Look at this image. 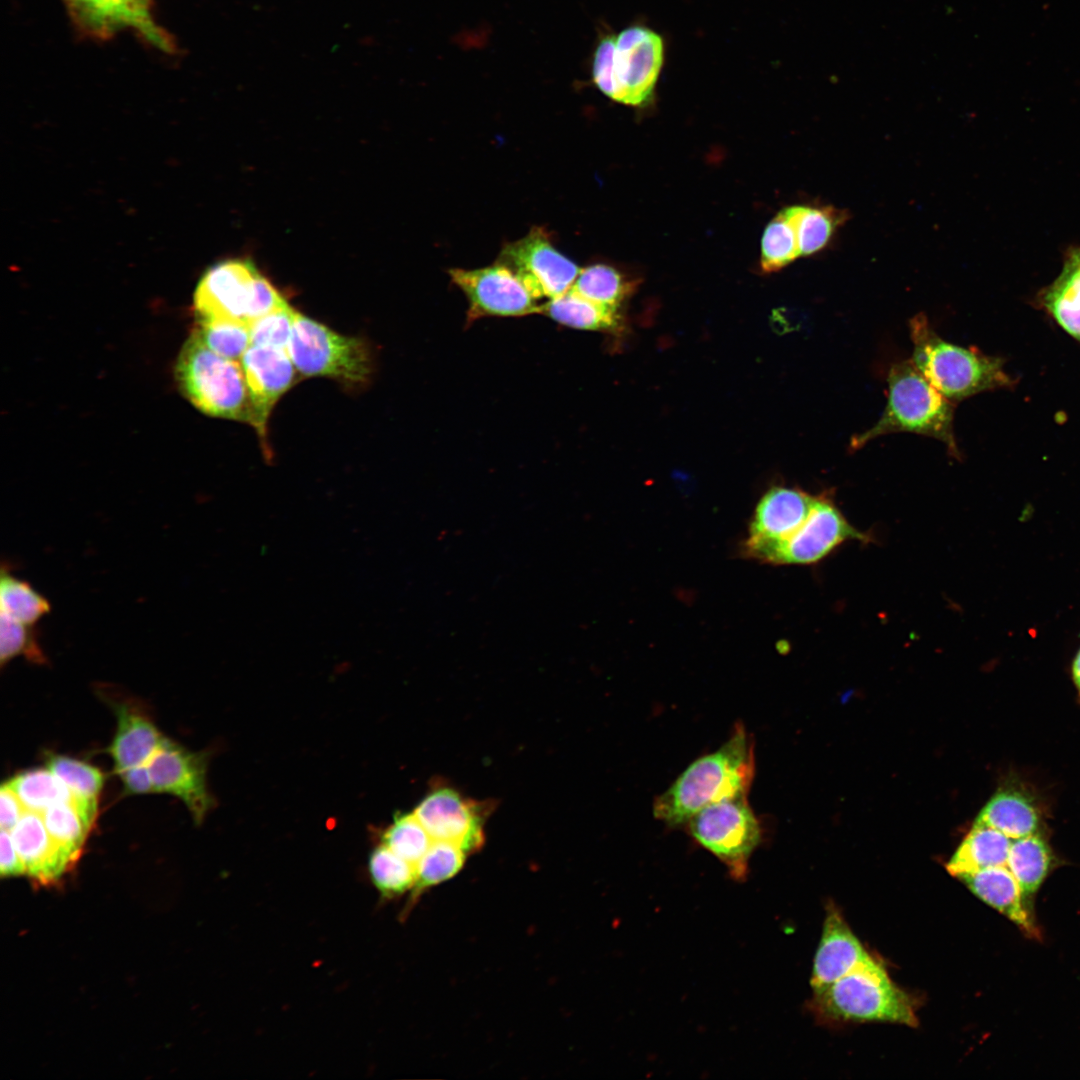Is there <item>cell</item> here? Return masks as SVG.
<instances>
[{"label":"cell","mask_w":1080,"mask_h":1080,"mask_svg":"<svg viewBox=\"0 0 1080 1080\" xmlns=\"http://www.w3.org/2000/svg\"><path fill=\"white\" fill-rule=\"evenodd\" d=\"M689 834L718 858L736 881L748 874L749 859L761 841V826L747 796L710 804L687 822Z\"/></svg>","instance_id":"obj_9"},{"label":"cell","mask_w":1080,"mask_h":1080,"mask_svg":"<svg viewBox=\"0 0 1080 1080\" xmlns=\"http://www.w3.org/2000/svg\"><path fill=\"white\" fill-rule=\"evenodd\" d=\"M6 783L29 811L42 813L55 804L76 799L66 784L48 768L22 772Z\"/></svg>","instance_id":"obj_29"},{"label":"cell","mask_w":1080,"mask_h":1080,"mask_svg":"<svg viewBox=\"0 0 1080 1080\" xmlns=\"http://www.w3.org/2000/svg\"><path fill=\"white\" fill-rule=\"evenodd\" d=\"M1016 837L980 822L974 823L947 864L950 874L960 877L996 866H1007L1013 839Z\"/></svg>","instance_id":"obj_24"},{"label":"cell","mask_w":1080,"mask_h":1080,"mask_svg":"<svg viewBox=\"0 0 1080 1080\" xmlns=\"http://www.w3.org/2000/svg\"><path fill=\"white\" fill-rule=\"evenodd\" d=\"M467 855L454 843L433 841L424 856L415 864V892L453 878L463 868Z\"/></svg>","instance_id":"obj_33"},{"label":"cell","mask_w":1080,"mask_h":1080,"mask_svg":"<svg viewBox=\"0 0 1080 1080\" xmlns=\"http://www.w3.org/2000/svg\"><path fill=\"white\" fill-rule=\"evenodd\" d=\"M203 342L215 353L240 362L251 345L250 327L238 322L199 324L196 329Z\"/></svg>","instance_id":"obj_38"},{"label":"cell","mask_w":1080,"mask_h":1080,"mask_svg":"<svg viewBox=\"0 0 1080 1080\" xmlns=\"http://www.w3.org/2000/svg\"><path fill=\"white\" fill-rule=\"evenodd\" d=\"M23 656L34 664H46L47 658L39 644L33 626L19 622L6 614L0 617V664L3 667L15 657Z\"/></svg>","instance_id":"obj_37"},{"label":"cell","mask_w":1080,"mask_h":1080,"mask_svg":"<svg viewBox=\"0 0 1080 1080\" xmlns=\"http://www.w3.org/2000/svg\"><path fill=\"white\" fill-rule=\"evenodd\" d=\"M1 613L34 626L51 610L50 602L33 586L12 575L8 567L2 566L0 577Z\"/></svg>","instance_id":"obj_30"},{"label":"cell","mask_w":1080,"mask_h":1080,"mask_svg":"<svg viewBox=\"0 0 1080 1080\" xmlns=\"http://www.w3.org/2000/svg\"><path fill=\"white\" fill-rule=\"evenodd\" d=\"M800 256L795 226L783 209L764 230L761 241V268L765 272L778 271Z\"/></svg>","instance_id":"obj_34"},{"label":"cell","mask_w":1080,"mask_h":1080,"mask_svg":"<svg viewBox=\"0 0 1080 1080\" xmlns=\"http://www.w3.org/2000/svg\"><path fill=\"white\" fill-rule=\"evenodd\" d=\"M1053 863L1054 856L1043 831L1013 839L1007 867L1018 881L1026 903L1039 890Z\"/></svg>","instance_id":"obj_26"},{"label":"cell","mask_w":1080,"mask_h":1080,"mask_svg":"<svg viewBox=\"0 0 1080 1080\" xmlns=\"http://www.w3.org/2000/svg\"><path fill=\"white\" fill-rule=\"evenodd\" d=\"M295 314L296 311L286 303L252 322L249 326L251 345L288 351Z\"/></svg>","instance_id":"obj_39"},{"label":"cell","mask_w":1080,"mask_h":1080,"mask_svg":"<svg viewBox=\"0 0 1080 1080\" xmlns=\"http://www.w3.org/2000/svg\"><path fill=\"white\" fill-rule=\"evenodd\" d=\"M497 262L510 268L537 300H549L567 292L581 270L553 246L539 227L506 244Z\"/></svg>","instance_id":"obj_12"},{"label":"cell","mask_w":1080,"mask_h":1080,"mask_svg":"<svg viewBox=\"0 0 1080 1080\" xmlns=\"http://www.w3.org/2000/svg\"><path fill=\"white\" fill-rule=\"evenodd\" d=\"M0 872L2 876L25 874V867L14 845L10 831L1 829Z\"/></svg>","instance_id":"obj_41"},{"label":"cell","mask_w":1080,"mask_h":1080,"mask_svg":"<svg viewBox=\"0 0 1080 1080\" xmlns=\"http://www.w3.org/2000/svg\"><path fill=\"white\" fill-rule=\"evenodd\" d=\"M47 768L57 775L77 800L97 804L103 787V774L96 767L64 755L49 754Z\"/></svg>","instance_id":"obj_36"},{"label":"cell","mask_w":1080,"mask_h":1080,"mask_svg":"<svg viewBox=\"0 0 1080 1080\" xmlns=\"http://www.w3.org/2000/svg\"><path fill=\"white\" fill-rule=\"evenodd\" d=\"M663 60L662 37L647 27L631 26L599 41L592 79L609 98L640 106L652 97Z\"/></svg>","instance_id":"obj_4"},{"label":"cell","mask_w":1080,"mask_h":1080,"mask_svg":"<svg viewBox=\"0 0 1080 1080\" xmlns=\"http://www.w3.org/2000/svg\"><path fill=\"white\" fill-rule=\"evenodd\" d=\"M368 870L371 881L383 897L400 896L415 885V865L382 843L370 853Z\"/></svg>","instance_id":"obj_32"},{"label":"cell","mask_w":1080,"mask_h":1080,"mask_svg":"<svg viewBox=\"0 0 1080 1080\" xmlns=\"http://www.w3.org/2000/svg\"><path fill=\"white\" fill-rule=\"evenodd\" d=\"M540 313L573 329L613 333L622 328L619 308L591 301L571 288L542 303Z\"/></svg>","instance_id":"obj_25"},{"label":"cell","mask_w":1080,"mask_h":1080,"mask_svg":"<svg viewBox=\"0 0 1080 1080\" xmlns=\"http://www.w3.org/2000/svg\"><path fill=\"white\" fill-rule=\"evenodd\" d=\"M148 767L154 791L179 797L200 824L215 804L207 787L206 754L191 752L164 737Z\"/></svg>","instance_id":"obj_14"},{"label":"cell","mask_w":1080,"mask_h":1080,"mask_svg":"<svg viewBox=\"0 0 1080 1080\" xmlns=\"http://www.w3.org/2000/svg\"><path fill=\"white\" fill-rule=\"evenodd\" d=\"M815 495L798 488L773 487L756 506L742 545L745 557L761 561L775 545L791 536L806 520Z\"/></svg>","instance_id":"obj_15"},{"label":"cell","mask_w":1080,"mask_h":1080,"mask_svg":"<svg viewBox=\"0 0 1080 1080\" xmlns=\"http://www.w3.org/2000/svg\"><path fill=\"white\" fill-rule=\"evenodd\" d=\"M976 822L992 826L1012 837L1042 831L1040 810L1033 798L1015 786L998 790L980 811Z\"/></svg>","instance_id":"obj_23"},{"label":"cell","mask_w":1080,"mask_h":1080,"mask_svg":"<svg viewBox=\"0 0 1080 1080\" xmlns=\"http://www.w3.org/2000/svg\"><path fill=\"white\" fill-rule=\"evenodd\" d=\"M289 355L304 376L328 377L345 384H363L371 374L367 345L357 337L341 335L296 311Z\"/></svg>","instance_id":"obj_8"},{"label":"cell","mask_w":1080,"mask_h":1080,"mask_svg":"<svg viewBox=\"0 0 1080 1080\" xmlns=\"http://www.w3.org/2000/svg\"><path fill=\"white\" fill-rule=\"evenodd\" d=\"M792 220L801 256L819 252L832 239L839 226L848 219V212L833 206H791L785 208Z\"/></svg>","instance_id":"obj_28"},{"label":"cell","mask_w":1080,"mask_h":1080,"mask_svg":"<svg viewBox=\"0 0 1080 1080\" xmlns=\"http://www.w3.org/2000/svg\"><path fill=\"white\" fill-rule=\"evenodd\" d=\"M286 303L248 259H230L210 267L194 293L199 324L238 322L250 326Z\"/></svg>","instance_id":"obj_6"},{"label":"cell","mask_w":1080,"mask_h":1080,"mask_svg":"<svg viewBox=\"0 0 1080 1080\" xmlns=\"http://www.w3.org/2000/svg\"><path fill=\"white\" fill-rule=\"evenodd\" d=\"M76 10L98 31L132 27L160 49H172L171 40L152 20L147 0H70Z\"/></svg>","instance_id":"obj_22"},{"label":"cell","mask_w":1080,"mask_h":1080,"mask_svg":"<svg viewBox=\"0 0 1080 1080\" xmlns=\"http://www.w3.org/2000/svg\"><path fill=\"white\" fill-rule=\"evenodd\" d=\"M912 362L947 399L956 403L976 394L1012 389L1017 381L1004 369L1005 360L942 339L923 313L909 321Z\"/></svg>","instance_id":"obj_2"},{"label":"cell","mask_w":1080,"mask_h":1080,"mask_svg":"<svg viewBox=\"0 0 1080 1080\" xmlns=\"http://www.w3.org/2000/svg\"><path fill=\"white\" fill-rule=\"evenodd\" d=\"M487 803L464 798L451 787L439 786L416 806L414 813L433 841L458 845L467 854L479 850L485 840Z\"/></svg>","instance_id":"obj_13"},{"label":"cell","mask_w":1080,"mask_h":1080,"mask_svg":"<svg viewBox=\"0 0 1080 1080\" xmlns=\"http://www.w3.org/2000/svg\"><path fill=\"white\" fill-rule=\"evenodd\" d=\"M96 810V804L75 799L55 804L41 814L54 841L77 860Z\"/></svg>","instance_id":"obj_27"},{"label":"cell","mask_w":1080,"mask_h":1080,"mask_svg":"<svg viewBox=\"0 0 1080 1080\" xmlns=\"http://www.w3.org/2000/svg\"><path fill=\"white\" fill-rule=\"evenodd\" d=\"M817 1011L841 1021H885L917 1026L908 995L893 984L872 957L822 990L814 992Z\"/></svg>","instance_id":"obj_7"},{"label":"cell","mask_w":1080,"mask_h":1080,"mask_svg":"<svg viewBox=\"0 0 1080 1080\" xmlns=\"http://www.w3.org/2000/svg\"><path fill=\"white\" fill-rule=\"evenodd\" d=\"M867 542L869 536L852 526L832 498L815 495L803 524L787 539L772 547L760 562L773 565H810L827 557L843 543Z\"/></svg>","instance_id":"obj_10"},{"label":"cell","mask_w":1080,"mask_h":1080,"mask_svg":"<svg viewBox=\"0 0 1080 1080\" xmlns=\"http://www.w3.org/2000/svg\"><path fill=\"white\" fill-rule=\"evenodd\" d=\"M755 774L754 742L742 723L712 753L694 760L653 803V815L679 826L704 807L748 794Z\"/></svg>","instance_id":"obj_1"},{"label":"cell","mask_w":1080,"mask_h":1080,"mask_svg":"<svg viewBox=\"0 0 1080 1080\" xmlns=\"http://www.w3.org/2000/svg\"><path fill=\"white\" fill-rule=\"evenodd\" d=\"M24 805L16 793L3 783L0 789V826L1 829L11 831L18 823L24 812Z\"/></svg>","instance_id":"obj_40"},{"label":"cell","mask_w":1080,"mask_h":1080,"mask_svg":"<svg viewBox=\"0 0 1080 1080\" xmlns=\"http://www.w3.org/2000/svg\"><path fill=\"white\" fill-rule=\"evenodd\" d=\"M176 379L184 396L204 414L252 425L250 396L241 363L212 351L197 330L178 356Z\"/></svg>","instance_id":"obj_5"},{"label":"cell","mask_w":1080,"mask_h":1080,"mask_svg":"<svg viewBox=\"0 0 1080 1080\" xmlns=\"http://www.w3.org/2000/svg\"><path fill=\"white\" fill-rule=\"evenodd\" d=\"M1072 679L1080 692V649L1077 651L1072 663Z\"/></svg>","instance_id":"obj_43"},{"label":"cell","mask_w":1080,"mask_h":1080,"mask_svg":"<svg viewBox=\"0 0 1080 1080\" xmlns=\"http://www.w3.org/2000/svg\"><path fill=\"white\" fill-rule=\"evenodd\" d=\"M433 839L414 812L398 813L386 828L381 843L398 856L416 864L427 852Z\"/></svg>","instance_id":"obj_35"},{"label":"cell","mask_w":1080,"mask_h":1080,"mask_svg":"<svg viewBox=\"0 0 1080 1080\" xmlns=\"http://www.w3.org/2000/svg\"><path fill=\"white\" fill-rule=\"evenodd\" d=\"M633 284L615 268L594 264L581 269L571 289L596 303L619 308Z\"/></svg>","instance_id":"obj_31"},{"label":"cell","mask_w":1080,"mask_h":1080,"mask_svg":"<svg viewBox=\"0 0 1080 1080\" xmlns=\"http://www.w3.org/2000/svg\"><path fill=\"white\" fill-rule=\"evenodd\" d=\"M1032 303L1080 343V245L1065 250L1059 275L1035 294Z\"/></svg>","instance_id":"obj_20"},{"label":"cell","mask_w":1080,"mask_h":1080,"mask_svg":"<svg viewBox=\"0 0 1080 1080\" xmlns=\"http://www.w3.org/2000/svg\"><path fill=\"white\" fill-rule=\"evenodd\" d=\"M982 901L1006 916L1026 935L1039 938V928L1020 885L1007 866L986 868L960 877Z\"/></svg>","instance_id":"obj_21"},{"label":"cell","mask_w":1080,"mask_h":1080,"mask_svg":"<svg viewBox=\"0 0 1080 1080\" xmlns=\"http://www.w3.org/2000/svg\"><path fill=\"white\" fill-rule=\"evenodd\" d=\"M449 275L467 298V326L484 317H523L540 313L542 303L502 263L469 270L454 268L449 270Z\"/></svg>","instance_id":"obj_11"},{"label":"cell","mask_w":1080,"mask_h":1080,"mask_svg":"<svg viewBox=\"0 0 1080 1080\" xmlns=\"http://www.w3.org/2000/svg\"><path fill=\"white\" fill-rule=\"evenodd\" d=\"M125 790L133 794L155 792L148 765L137 766L118 773Z\"/></svg>","instance_id":"obj_42"},{"label":"cell","mask_w":1080,"mask_h":1080,"mask_svg":"<svg viewBox=\"0 0 1080 1080\" xmlns=\"http://www.w3.org/2000/svg\"><path fill=\"white\" fill-rule=\"evenodd\" d=\"M113 707L118 725L109 753L114 760L116 772L148 765L164 737L150 717L136 705L114 702Z\"/></svg>","instance_id":"obj_19"},{"label":"cell","mask_w":1080,"mask_h":1080,"mask_svg":"<svg viewBox=\"0 0 1080 1080\" xmlns=\"http://www.w3.org/2000/svg\"><path fill=\"white\" fill-rule=\"evenodd\" d=\"M10 833L26 874L41 884L57 881L76 862L51 837L41 813L26 810Z\"/></svg>","instance_id":"obj_18"},{"label":"cell","mask_w":1080,"mask_h":1080,"mask_svg":"<svg viewBox=\"0 0 1080 1080\" xmlns=\"http://www.w3.org/2000/svg\"><path fill=\"white\" fill-rule=\"evenodd\" d=\"M887 381L885 410L871 428L851 438L849 448L856 451L879 436L909 432L941 441L951 456L960 458L953 429L955 403L942 395L912 360L893 363Z\"/></svg>","instance_id":"obj_3"},{"label":"cell","mask_w":1080,"mask_h":1080,"mask_svg":"<svg viewBox=\"0 0 1080 1080\" xmlns=\"http://www.w3.org/2000/svg\"><path fill=\"white\" fill-rule=\"evenodd\" d=\"M247 383L252 426L267 449V421L280 397L295 381V366L283 349L250 345L240 360Z\"/></svg>","instance_id":"obj_16"},{"label":"cell","mask_w":1080,"mask_h":1080,"mask_svg":"<svg viewBox=\"0 0 1080 1080\" xmlns=\"http://www.w3.org/2000/svg\"><path fill=\"white\" fill-rule=\"evenodd\" d=\"M870 958L839 910L829 904L813 964V991L824 989Z\"/></svg>","instance_id":"obj_17"}]
</instances>
